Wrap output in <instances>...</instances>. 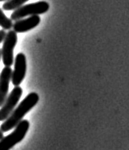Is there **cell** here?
<instances>
[{"label":"cell","instance_id":"7","mask_svg":"<svg viewBox=\"0 0 129 150\" xmlns=\"http://www.w3.org/2000/svg\"><path fill=\"white\" fill-rule=\"evenodd\" d=\"M40 22V18L39 15L31 16L28 18L20 19L16 21L13 25V31L17 33H23L32 30L36 27Z\"/></svg>","mask_w":129,"mask_h":150},{"label":"cell","instance_id":"5","mask_svg":"<svg viewBox=\"0 0 129 150\" xmlns=\"http://www.w3.org/2000/svg\"><path fill=\"white\" fill-rule=\"evenodd\" d=\"M22 94V89L21 87H15L10 95L5 100L4 105L1 106L0 109V121H4L12 114L14 110L15 106L19 102L20 98Z\"/></svg>","mask_w":129,"mask_h":150},{"label":"cell","instance_id":"12","mask_svg":"<svg viewBox=\"0 0 129 150\" xmlns=\"http://www.w3.org/2000/svg\"><path fill=\"white\" fill-rule=\"evenodd\" d=\"M3 138H4V133H3L2 131H1V130H0V140H1V139H2Z\"/></svg>","mask_w":129,"mask_h":150},{"label":"cell","instance_id":"11","mask_svg":"<svg viewBox=\"0 0 129 150\" xmlns=\"http://www.w3.org/2000/svg\"><path fill=\"white\" fill-rule=\"evenodd\" d=\"M5 35H6V32L4 30H0V43L4 41Z\"/></svg>","mask_w":129,"mask_h":150},{"label":"cell","instance_id":"3","mask_svg":"<svg viewBox=\"0 0 129 150\" xmlns=\"http://www.w3.org/2000/svg\"><path fill=\"white\" fill-rule=\"evenodd\" d=\"M49 9V4L45 1H40L30 4L23 5L18 8L11 15L12 21H18L27 16H35L45 13Z\"/></svg>","mask_w":129,"mask_h":150},{"label":"cell","instance_id":"1","mask_svg":"<svg viewBox=\"0 0 129 150\" xmlns=\"http://www.w3.org/2000/svg\"><path fill=\"white\" fill-rule=\"evenodd\" d=\"M39 102V95L36 93H31L24 98L18 106L12 112L4 122L1 125L0 130L3 133L15 128L22 120L23 117L36 106Z\"/></svg>","mask_w":129,"mask_h":150},{"label":"cell","instance_id":"6","mask_svg":"<svg viewBox=\"0 0 129 150\" xmlns=\"http://www.w3.org/2000/svg\"><path fill=\"white\" fill-rule=\"evenodd\" d=\"M27 73V58L23 53H19L16 56L14 70L12 73V83L15 87H18L26 77Z\"/></svg>","mask_w":129,"mask_h":150},{"label":"cell","instance_id":"2","mask_svg":"<svg viewBox=\"0 0 129 150\" xmlns=\"http://www.w3.org/2000/svg\"><path fill=\"white\" fill-rule=\"evenodd\" d=\"M30 127V123L27 120H22L16 126L13 132L4 137L0 140V150H10L17 144L20 143L25 138Z\"/></svg>","mask_w":129,"mask_h":150},{"label":"cell","instance_id":"4","mask_svg":"<svg viewBox=\"0 0 129 150\" xmlns=\"http://www.w3.org/2000/svg\"><path fill=\"white\" fill-rule=\"evenodd\" d=\"M18 43V35L13 30L6 33L4 40L3 48L1 50V56L5 67H11L13 64V50Z\"/></svg>","mask_w":129,"mask_h":150},{"label":"cell","instance_id":"9","mask_svg":"<svg viewBox=\"0 0 129 150\" xmlns=\"http://www.w3.org/2000/svg\"><path fill=\"white\" fill-rule=\"evenodd\" d=\"M29 0H8L3 5V8L6 11L16 10L18 8L22 7Z\"/></svg>","mask_w":129,"mask_h":150},{"label":"cell","instance_id":"8","mask_svg":"<svg viewBox=\"0 0 129 150\" xmlns=\"http://www.w3.org/2000/svg\"><path fill=\"white\" fill-rule=\"evenodd\" d=\"M12 73L13 70L11 67H5L0 74V107L4 105L5 100L8 97Z\"/></svg>","mask_w":129,"mask_h":150},{"label":"cell","instance_id":"10","mask_svg":"<svg viewBox=\"0 0 129 150\" xmlns=\"http://www.w3.org/2000/svg\"><path fill=\"white\" fill-rule=\"evenodd\" d=\"M13 21L11 18H7V16L4 13L3 10L0 8V27L3 28V30H11L13 28Z\"/></svg>","mask_w":129,"mask_h":150},{"label":"cell","instance_id":"13","mask_svg":"<svg viewBox=\"0 0 129 150\" xmlns=\"http://www.w3.org/2000/svg\"><path fill=\"white\" fill-rule=\"evenodd\" d=\"M1 59H2V56H1V50H0V60H1Z\"/></svg>","mask_w":129,"mask_h":150},{"label":"cell","instance_id":"14","mask_svg":"<svg viewBox=\"0 0 129 150\" xmlns=\"http://www.w3.org/2000/svg\"><path fill=\"white\" fill-rule=\"evenodd\" d=\"M4 1H8V0H0V2H4Z\"/></svg>","mask_w":129,"mask_h":150}]
</instances>
